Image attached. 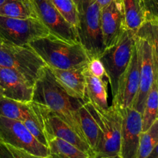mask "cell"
<instances>
[{"mask_svg": "<svg viewBox=\"0 0 158 158\" xmlns=\"http://www.w3.org/2000/svg\"><path fill=\"white\" fill-rule=\"evenodd\" d=\"M32 101L51 110L86 141L80 127L79 109L87 100L70 97L57 83L47 66L34 84Z\"/></svg>", "mask_w": 158, "mask_h": 158, "instance_id": "1", "label": "cell"}, {"mask_svg": "<svg viewBox=\"0 0 158 158\" xmlns=\"http://www.w3.org/2000/svg\"><path fill=\"white\" fill-rule=\"evenodd\" d=\"M29 46L51 68L73 69L86 66L89 61L80 43H69L52 34L31 42Z\"/></svg>", "mask_w": 158, "mask_h": 158, "instance_id": "2", "label": "cell"}, {"mask_svg": "<svg viewBox=\"0 0 158 158\" xmlns=\"http://www.w3.org/2000/svg\"><path fill=\"white\" fill-rule=\"evenodd\" d=\"M85 106L94 116L99 127V136L94 149L95 156L120 155L122 114L120 108L110 105L102 110L87 100Z\"/></svg>", "mask_w": 158, "mask_h": 158, "instance_id": "3", "label": "cell"}, {"mask_svg": "<svg viewBox=\"0 0 158 158\" xmlns=\"http://www.w3.org/2000/svg\"><path fill=\"white\" fill-rule=\"evenodd\" d=\"M0 66L19 73L34 85L46 64L29 45L17 46L0 40Z\"/></svg>", "mask_w": 158, "mask_h": 158, "instance_id": "4", "label": "cell"}, {"mask_svg": "<svg viewBox=\"0 0 158 158\" xmlns=\"http://www.w3.org/2000/svg\"><path fill=\"white\" fill-rule=\"evenodd\" d=\"M136 35L135 32L126 29L116 44L106 48L100 57L110 85L112 101L117 94L120 78L131 61Z\"/></svg>", "mask_w": 158, "mask_h": 158, "instance_id": "5", "label": "cell"}, {"mask_svg": "<svg viewBox=\"0 0 158 158\" xmlns=\"http://www.w3.org/2000/svg\"><path fill=\"white\" fill-rule=\"evenodd\" d=\"M101 8L94 0H83L77 29L79 42L89 60L100 58L106 49L100 20Z\"/></svg>", "mask_w": 158, "mask_h": 158, "instance_id": "6", "label": "cell"}, {"mask_svg": "<svg viewBox=\"0 0 158 158\" xmlns=\"http://www.w3.org/2000/svg\"><path fill=\"white\" fill-rule=\"evenodd\" d=\"M50 32L38 19H15L0 15V37L17 45L28 46L31 42Z\"/></svg>", "mask_w": 158, "mask_h": 158, "instance_id": "7", "label": "cell"}, {"mask_svg": "<svg viewBox=\"0 0 158 158\" xmlns=\"http://www.w3.org/2000/svg\"><path fill=\"white\" fill-rule=\"evenodd\" d=\"M0 142L19 149L24 150L34 155L49 157L46 146L39 142L20 120L0 116Z\"/></svg>", "mask_w": 158, "mask_h": 158, "instance_id": "8", "label": "cell"}, {"mask_svg": "<svg viewBox=\"0 0 158 158\" xmlns=\"http://www.w3.org/2000/svg\"><path fill=\"white\" fill-rule=\"evenodd\" d=\"M136 44L140 57V86L131 107L142 114L155 77L157 61L152 44L148 39L136 35Z\"/></svg>", "mask_w": 158, "mask_h": 158, "instance_id": "9", "label": "cell"}, {"mask_svg": "<svg viewBox=\"0 0 158 158\" xmlns=\"http://www.w3.org/2000/svg\"><path fill=\"white\" fill-rule=\"evenodd\" d=\"M32 106L40 116L43 123L46 137H56L66 140L77 147L84 152L90 154L95 157L94 151L88 143L79 136V134L68 125L64 120L54 114L46 106L35 102H31Z\"/></svg>", "mask_w": 158, "mask_h": 158, "instance_id": "10", "label": "cell"}, {"mask_svg": "<svg viewBox=\"0 0 158 158\" xmlns=\"http://www.w3.org/2000/svg\"><path fill=\"white\" fill-rule=\"evenodd\" d=\"M35 14L50 34L69 43H80L77 30L69 24L49 0H29Z\"/></svg>", "mask_w": 158, "mask_h": 158, "instance_id": "11", "label": "cell"}, {"mask_svg": "<svg viewBox=\"0 0 158 158\" xmlns=\"http://www.w3.org/2000/svg\"><path fill=\"white\" fill-rule=\"evenodd\" d=\"M120 110L123 118L120 156L121 158H137L142 133V114L132 107Z\"/></svg>", "mask_w": 158, "mask_h": 158, "instance_id": "12", "label": "cell"}, {"mask_svg": "<svg viewBox=\"0 0 158 158\" xmlns=\"http://www.w3.org/2000/svg\"><path fill=\"white\" fill-rule=\"evenodd\" d=\"M140 86V57L137 44L134 46L131 61L120 78L118 90L112 104L120 109L131 107Z\"/></svg>", "mask_w": 158, "mask_h": 158, "instance_id": "13", "label": "cell"}, {"mask_svg": "<svg viewBox=\"0 0 158 158\" xmlns=\"http://www.w3.org/2000/svg\"><path fill=\"white\" fill-rule=\"evenodd\" d=\"M100 20L103 43L106 49L116 44L127 29L123 1L113 0L107 6L101 8Z\"/></svg>", "mask_w": 158, "mask_h": 158, "instance_id": "14", "label": "cell"}, {"mask_svg": "<svg viewBox=\"0 0 158 158\" xmlns=\"http://www.w3.org/2000/svg\"><path fill=\"white\" fill-rule=\"evenodd\" d=\"M0 89L4 97L23 103H30L33 97L34 85L19 73L0 66Z\"/></svg>", "mask_w": 158, "mask_h": 158, "instance_id": "15", "label": "cell"}, {"mask_svg": "<svg viewBox=\"0 0 158 158\" xmlns=\"http://www.w3.org/2000/svg\"><path fill=\"white\" fill-rule=\"evenodd\" d=\"M86 66L68 69H56L49 66L48 67L50 69L57 83L70 97L83 100H88L86 98L85 91L86 80L84 77V69Z\"/></svg>", "mask_w": 158, "mask_h": 158, "instance_id": "16", "label": "cell"}, {"mask_svg": "<svg viewBox=\"0 0 158 158\" xmlns=\"http://www.w3.org/2000/svg\"><path fill=\"white\" fill-rule=\"evenodd\" d=\"M84 77L86 98L100 109H108L110 106L108 103L109 82L107 79H101L93 75L88 69L87 65L84 69Z\"/></svg>", "mask_w": 158, "mask_h": 158, "instance_id": "17", "label": "cell"}, {"mask_svg": "<svg viewBox=\"0 0 158 158\" xmlns=\"http://www.w3.org/2000/svg\"><path fill=\"white\" fill-rule=\"evenodd\" d=\"M49 158H94L66 140L56 137H47Z\"/></svg>", "mask_w": 158, "mask_h": 158, "instance_id": "18", "label": "cell"}, {"mask_svg": "<svg viewBox=\"0 0 158 158\" xmlns=\"http://www.w3.org/2000/svg\"><path fill=\"white\" fill-rule=\"evenodd\" d=\"M30 103L16 101L0 94V116L23 121L33 113Z\"/></svg>", "mask_w": 158, "mask_h": 158, "instance_id": "19", "label": "cell"}, {"mask_svg": "<svg viewBox=\"0 0 158 158\" xmlns=\"http://www.w3.org/2000/svg\"><path fill=\"white\" fill-rule=\"evenodd\" d=\"M158 118V62L155 77L145 101L142 113V132L147 131Z\"/></svg>", "mask_w": 158, "mask_h": 158, "instance_id": "20", "label": "cell"}, {"mask_svg": "<svg viewBox=\"0 0 158 158\" xmlns=\"http://www.w3.org/2000/svg\"><path fill=\"white\" fill-rule=\"evenodd\" d=\"M0 15L15 19H38L29 0H9L0 7Z\"/></svg>", "mask_w": 158, "mask_h": 158, "instance_id": "21", "label": "cell"}, {"mask_svg": "<svg viewBox=\"0 0 158 158\" xmlns=\"http://www.w3.org/2000/svg\"><path fill=\"white\" fill-rule=\"evenodd\" d=\"M125 26L127 29L135 32L146 23L143 8L138 0H122Z\"/></svg>", "mask_w": 158, "mask_h": 158, "instance_id": "22", "label": "cell"}, {"mask_svg": "<svg viewBox=\"0 0 158 158\" xmlns=\"http://www.w3.org/2000/svg\"><path fill=\"white\" fill-rule=\"evenodd\" d=\"M84 103L80 106L79 109L80 127L85 140L94 151L98 140L99 127L94 116L86 108Z\"/></svg>", "mask_w": 158, "mask_h": 158, "instance_id": "23", "label": "cell"}, {"mask_svg": "<svg viewBox=\"0 0 158 158\" xmlns=\"http://www.w3.org/2000/svg\"><path fill=\"white\" fill-rule=\"evenodd\" d=\"M158 143V118L140 134L137 158H148Z\"/></svg>", "mask_w": 158, "mask_h": 158, "instance_id": "24", "label": "cell"}, {"mask_svg": "<svg viewBox=\"0 0 158 158\" xmlns=\"http://www.w3.org/2000/svg\"><path fill=\"white\" fill-rule=\"evenodd\" d=\"M63 18L77 30L80 22V12L73 0H49Z\"/></svg>", "mask_w": 158, "mask_h": 158, "instance_id": "25", "label": "cell"}, {"mask_svg": "<svg viewBox=\"0 0 158 158\" xmlns=\"http://www.w3.org/2000/svg\"><path fill=\"white\" fill-rule=\"evenodd\" d=\"M31 104H32V103H31ZM32 108H33V106H32ZM33 110V113L29 117H26V119H24L22 122L26 126V127L29 130V132L32 134V135L39 142L47 147V138H46L43 123L40 119V116L34 108Z\"/></svg>", "mask_w": 158, "mask_h": 158, "instance_id": "26", "label": "cell"}, {"mask_svg": "<svg viewBox=\"0 0 158 158\" xmlns=\"http://www.w3.org/2000/svg\"><path fill=\"white\" fill-rule=\"evenodd\" d=\"M137 35L148 39L151 43L156 59L158 62V25L145 23L137 31Z\"/></svg>", "mask_w": 158, "mask_h": 158, "instance_id": "27", "label": "cell"}, {"mask_svg": "<svg viewBox=\"0 0 158 158\" xmlns=\"http://www.w3.org/2000/svg\"><path fill=\"white\" fill-rule=\"evenodd\" d=\"M0 158H49L30 154L7 143L0 142Z\"/></svg>", "mask_w": 158, "mask_h": 158, "instance_id": "28", "label": "cell"}, {"mask_svg": "<svg viewBox=\"0 0 158 158\" xmlns=\"http://www.w3.org/2000/svg\"><path fill=\"white\" fill-rule=\"evenodd\" d=\"M142 8L146 23L158 25V0H143Z\"/></svg>", "mask_w": 158, "mask_h": 158, "instance_id": "29", "label": "cell"}, {"mask_svg": "<svg viewBox=\"0 0 158 158\" xmlns=\"http://www.w3.org/2000/svg\"><path fill=\"white\" fill-rule=\"evenodd\" d=\"M87 68L89 72L95 77L101 79H107L105 68L100 58L90 59L87 64Z\"/></svg>", "mask_w": 158, "mask_h": 158, "instance_id": "30", "label": "cell"}, {"mask_svg": "<svg viewBox=\"0 0 158 158\" xmlns=\"http://www.w3.org/2000/svg\"><path fill=\"white\" fill-rule=\"evenodd\" d=\"M148 158H158V143L155 146V148L153 149V151H151Z\"/></svg>", "mask_w": 158, "mask_h": 158, "instance_id": "31", "label": "cell"}, {"mask_svg": "<svg viewBox=\"0 0 158 158\" xmlns=\"http://www.w3.org/2000/svg\"><path fill=\"white\" fill-rule=\"evenodd\" d=\"M95 2H97L99 4V6H100V8H103L104 6H107L109 3H110L113 0H94Z\"/></svg>", "mask_w": 158, "mask_h": 158, "instance_id": "32", "label": "cell"}, {"mask_svg": "<svg viewBox=\"0 0 158 158\" xmlns=\"http://www.w3.org/2000/svg\"><path fill=\"white\" fill-rule=\"evenodd\" d=\"M73 1L74 3L76 4L77 9H78L79 12H80V11H81V9H82V6H83V0H73Z\"/></svg>", "mask_w": 158, "mask_h": 158, "instance_id": "33", "label": "cell"}, {"mask_svg": "<svg viewBox=\"0 0 158 158\" xmlns=\"http://www.w3.org/2000/svg\"><path fill=\"white\" fill-rule=\"evenodd\" d=\"M94 158H121L120 155L115 156H95Z\"/></svg>", "mask_w": 158, "mask_h": 158, "instance_id": "34", "label": "cell"}, {"mask_svg": "<svg viewBox=\"0 0 158 158\" xmlns=\"http://www.w3.org/2000/svg\"><path fill=\"white\" fill-rule=\"evenodd\" d=\"M7 1H9V0H0V7H1L4 3H6Z\"/></svg>", "mask_w": 158, "mask_h": 158, "instance_id": "35", "label": "cell"}, {"mask_svg": "<svg viewBox=\"0 0 158 158\" xmlns=\"http://www.w3.org/2000/svg\"><path fill=\"white\" fill-rule=\"evenodd\" d=\"M139 2H140V5H141V6H142V2H143V0H138Z\"/></svg>", "mask_w": 158, "mask_h": 158, "instance_id": "36", "label": "cell"}, {"mask_svg": "<svg viewBox=\"0 0 158 158\" xmlns=\"http://www.w3.org/2000/svg\"><path fill=\"white\" fill-rule=\"evenodd\" d=\"M0 94H1V89H0Z\"/></svg>", "mask_w": 158, "mask_h": 158, "instance_id": "37", "label": "cell"}, {"mask_svg": "<svg viewBox=\"0 0 158 158\" xmlns=\"http://www.w3.org/2000/svg\"><path fill=\"white\" fill-rule=\"evenodd\" d=\"M0 40H2V39H1V37H0Z\"/></svg>", "mask_w": 158, "mask_h": 158, "instance_id": "38", "label": "cell"}]
</instances>
